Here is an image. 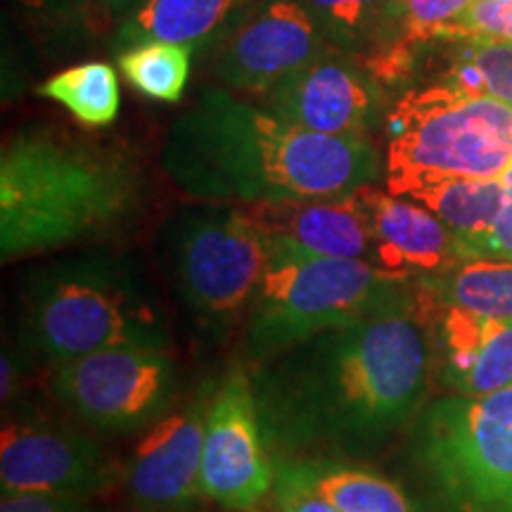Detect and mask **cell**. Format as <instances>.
<instances>
[{
  "mask_svg": "<svg viewBox=\"0 0 512 512\" xmlns=\"http://www.w3.org/2000/svg\"><path fill=\"white\" fill-rule=\"evenodd\" d=\"M432 368L430 320L411 309L344 325L254 363L273 460L373 456L418 413Z\"/></svg>",
  "mask_w": 512,
  "mask_h": 512,
  "instance_id": "6da1fadb",
  "label": "cell"
},
{
  "mask_svg": "<svg viewBox=\"0 0 512 512\" xmlns=\"http://www.w3.org/2000/svg\"><path fill=\"white\" fill-rule=\"evenodd\" d=\"M448 81L472 93H486L512 107V43L460 41Z\"/></svg>",
  "mask_w": 512,
  "mask_h": 512,
  "instance_id": "cb8c5ba5",
  "label": "cell"
},
{
  "mask_svg": "<svg viewBox=\"0 0 512 512\" xmlns=\"http://www.w3.org/2000/svg\"><path fill=\"white\" fill-rule=\"evenodd\" d=\"M202 494L221 508L256 510L271 494L275 460L266 444L252 373L238 366L216 384L202 451Z\"/></svg>",
  "mask_w": 512,
  "mask_h": 512,
  "instance_id": "30bf717a",
  "label": "cell"
},
{
  "mask_svg": "<svg viewBox=\"0 0 512 512\" xmlns=\"http://www.w3.org/2000/svg\"><path fill=\"white\" fill-rule=\"evenodd\" d=\"M50 389L93 430L136 434L171 411L178 373L166 349L112 347L57 363Z\"/></svg>",
  "mask_w": 512,
  "mask_h": 512,
  "instance_id": "9c48e42d",
  "label": "cell"
},
{
  "mask_svg": "<svg viewBox=\"0 0 512 512\" xmlns=\"http://www.w3.org/2000/svg\"><path fill=\"white\" fill-rule=\"evenodd\" d=\"M140 200L143 174L117 147L27 128L0 155V259L12 264L107 238Z\"/></svg>",
  "mask_w": 512,
  "mask_h": 512,
  "instance_id": "3957f363",
  "label": "cell"
},
{
  "mask_svg": "<svg viewBox=\"0 0 512 512\" xmlns=\"http://www.w3.org/2000/svg\"><path fill=\"white\" fill-rule=\"evenodd\" d=\"M411 458L439 512H512V387L427 403Z\"/></svg>",
  "mask_w": 512,
  "mask_h": 512,
  "instance_id": "52a82bcc",
  "label": "cell"
},
{
  "mask_svg": "<svg viewBox=\"0 0 512 512\" xmlns=\"http://www.w3.org/2000/svg\"><path fill=\"white\" fill-rule=\"evenodd\" d=\"M164 169L207 202H290L344 197L380 176L366 138L306 131L221 88H204L171 126Z\"/></svg>",
  "mask_w": 512,
  "mask_h": 512,
  "instance_id": "7a4b0ae2",
  "label": "cell"
},
{
  "mask_svg": "<svg viewBox=\"0 0 512 512\" xmlns=\"http://www.w3.org/2000/svg\"><path fill=\"white\" fill-rule=\"evenodd\" d=\"M245 211L268 238L299 252L375 264V242L354 192L325 200L247 204Z\"/></svg>",
  "mask_w": 512,
  "mask_h": 512,
  "instance_id": "e0dca14e",
  "label": "cell"
},
{
  "mask_svg": "<svg viewBox=\"0 0 512 512\" xmlns=\"http://www.w3.org/2000/svg\"><path fill=\"white\" fill-rule=\"evenodd\" d=\"M190 50L181 43H140L119 53V67L126 81L145 98L178 102L190 76Z\"/></svg>",
  "mask_w": 512,
  "mask_h": 512,
  "instance_id": "603a6c76",
  "label": "cell"
},
{
  "mask_svg": "<svg viewBox=\"0 0 512 512\" xmlns=\"http://www.w3.org/2000/svg\"><path fill=\"white\" fill-rule=\"evenodd\" d=\"M266 512H339L306 479L297 460H275V479Z\"/></svg>",
  "mask_w": 512,
  "mask_h": 512,
  "instance_id": "4316f807",
  "label": "cell"
},
{
  "mask_svg": "<svg viewBox=\"0 0 512 512\" xmlns=\"http://www.w3.org/2000/svg\"><path fill=\"white\" fill-rule=\"evenodd\" d=\"M19 373H22V361L17 351H3V403H8L15 396L19 387Z\"/></svg>",
  "mask_w": 512,
  "mask_h": 512,
  "instance_id": "4dcf8cb0",
  "label": "cell"
},
{
  "mask_svg": "<svg viewBox=\"0 0 512 512\" xmlns=\"http://www.w3.org/2000/svg\"><path fill=\"white\" fill-rule=\"evenodd\" d=\"M387 190L430 178H503L512 107L446 81L406 93L387 117Z\"/></svg>",
  "mask_w": 512,
  "mask_h": 512,
  "instance_id": "8992f818",
  "label": "cell"
},
{
  "mask_svg": "<svg viewBox=\"0 0 512 512\" xmlns=\"http://www.w3.org/2000/svg\"><path fill=\"white\" fill-rule=\"evenodd\" d=\"M38 95L57 102L83 126H110L119 114V79L107 62H86L50 76Z\"/></svg>",
  "mask_w": 512,
  "mask_h": 512,
  "instance_id": "7402d4cb",
  "label": "cell"
},
{
  "mask_svg": "<svg viewBox=\"0 0 512 512\" xmlns=\"http://www.w3.org/2000/svg\"><path fill=\"white\" fill-rule=\"evenodd\" d=\"M48 36L72 34L79 24V0H12Z\"/></svg>",
  "mask_w": 512,
  "mask_h": 512,
  "instance_id": "83f0119b",
  "label": "cell"
},
{
  "mask_svg": "<svg viewBox=\"0 0 512 512\" xmlns=\"http://www.w3.org/2000/svg\"><path fill=\"white\" fill-rule=\"evenodd\" d=\"M245 5L247 0H145L121 22L117 46L131 48L150 41L202 46Z\"/></svg>",
  "mask_w": 512,
  "mask_h": 512,
  "instance_id": "d6986e66",
  "label": "cell"
},
{
  "mask_svg": "<svg viewBox=\"0 0 512 512\" xmlns=\"http://www.w3.org/2000/svg\"><path fill=\"white\" fill-rule=\"evenodd\" d=\"M0 512H105L81 498L38 496V494H3Z\"/></svg>",
  "mask_w": 512,
  "mask_h": 512,
  "instance_id": "f546056e",
  "label": "cell"
},
{
  "mask_svg": "<svg viewBox=\"0 0 512 512\" xmlns=\"http://www.w3.org/2000/svg\"><path fill=\"white\" fill-rule=\"evenodd\" d=\"M422 306L430 318L432 366H437L441 387L460 396H486L512 387V320L432 306L425 299Z\"/></svg>",
  "mask_w": 512,
  "mask_h": 512,
  "instance_id": "9a60e30c",
  "label": "cell"
},
{
  "mask_svg": "<svg viewBox=\"0 0 512 512\" xmlns=\"http://www.w3.org/2000/svg\"><path fill=\"white\" fill-rule=\"evenodd\" d=\"M394 195L415 200L456 235L465 261L479 259L505 200L503 178H430L403 185Z\"/></svg>",
  "mask_w": 512,
  "mask_h": 512,
  "instance_id": "ac0fdd59",
  "label": "cell"
},
{
  "mask_svg": "<svg viewBox=\"0 0 512 512\" xmlns=\"http://www.w3.org/2000/svg\"><path fill=\"white\" fill-rule=\"evenodd\" d=\"M117 482V467L98 441L64 422L19 415L0 437L3 494L93 498Z\"/></svg>",
  "mask_w": 512,
  "mask_h": 512,
  "instance_id": "8fae6325",
  "label": "cell"
},
{
  "mask_svg": "<svg viewBox=\"0 0 512 512\" xmlns=\"http://www.w3.org/2000/svg\"><path fill=\"white\" fill-rule=\"evenodd\" d=\"M171 275L197 330L223 339L247 320L268 261L266 233L245 209L207 207L178 216Z\"/></svg>",
  "mask_w": 512,
  "mask_h": 512,
  "instance_id": "ba28073f",
  "label": "cell"
},
{
  "mask_svg": "<svg viewBox=\"0 0 512 512\" xmlns=\"http://www.w3.org/2000/svg\"><path fill=\"white\" fill-rule=\"evenodd\" d=\"M22 347L64 363L112 347H169L157 297L128 261L105 252L36 268L22 292Z\"/></svg>",
  "mask_w": 512,
  "mask_h": 512,
  "instance_id": "277c9868",
  "label": "cell"
},
{
  "mask_svg": "<svg viewBox=\"0 0 512 512\" xmlns=\"http://www.w3.org/2000/svg\"><path fill=\"white\" fill-rule=\"evenodd\" d=\"M325 501L339 512H420L399 484L351 460H297Z\"/></svg>",
  "mask_w": 512,
  "mask_h": 512,
  "instance_id": "44dd1931",
  "label": "cell"
},
{
  "mask_svg": "<svg viewBox=\"0 0 512 512\" xmlns=\"http://www.w3.org/2000/svg\"><path fill=\"white\" fill-rule=\"evenodd\" d=\"M439 41L512 43V0H475L456 22L441 29Z\"/></svg>",
  "mask_w": 512,
  "mask_h": 512,
  "instance_id": "484cf974",
  "label": "cell"
},
{
  "mask_svg": "<svg viewBox=\"0 0 512 512\" xmlns=\"http://www.w3.org/2000/svg\"><path fill=\"white\" fill-rule=\"evenodd\" d=\"M328 41L339 50L368 46L389 0H304Z\"/></svg>",
  "mask_w": 512,
  "mask_h": 512,
  "instance_id": "d4e9b609",
  "label": "cell"
},
{
  "mask_svg": "<svg viewBox=\"0 0 512 512\" xmlns=\"http://www.w3.org/2000/svg\"><path fill=\"white\" fill-rule=\"evenodd\" d=\"M427 304L456 306L486 318L512 320V261L470 259L415 280Z\"/></svg>",
  "mask_w": 512,
  "mask_h": 512,
  "instance_id": "ffe728a7",
  "label": "cell"
},
{
  "mask_svg": "<svg viewBox=\"0 0 512 512\" xmlns=\"http://www.w3.org/2000/svg\"><path fill=\"white\" fill-rule=\"evenodd\" d=\"M264 107L306 131L366 138L380 121L382 91L361 62L328 48L266 91Z\"/></svg>",
  "mask_w": 512,
  "mask_h": 512,
  "instance_id": "7c38bea8",
  "label": "cell"
},
{
  "mask_svg": "<svg viewBox=\"0 0 512 512\" xmlns=\"http://www.w3.org/2000/svg\"><path fill=\"white\" fill-rule=\"evenodd\" d=\"M204 387L188 406L147 427L126 467V489L138 512H188L202 494V451L211 396Z\"/></svg>",
  "mask_w": 512,
  "mask_h": 512,
  "instance_id": "4fadbf2b",
  "label": "cell"
},
{
  "mask_svg": "<svg viewBox=\"0 0 512 512\" xmlns=\"http://www.w3.org/2000/svg\"><path fill=\"white\" fill-rule=\"evenodd\" d=\"M328 48V36L304 3L271 0L228 36L216 76L230 88L264 95Z\"/></svg>",
  "mask_w": 512,
  "mask_h": 512,
  "instance_id": "5bb4252c",
  "label": "cell"
},
{
  "mask_svg": "<svg viewBox=\"0 0 512 512\" xmlns=\"http://www.w3.org/2000/svg\"><path fill=\"white\" fill-rule=\"evenodd\" d=\"M105 5V10H110L112 15H131L133 10L140 8L145 0H100Z\"/></svg>",
  "mask_w": 512,
  "mask_h": 512,
  "instance_id": "1f68e13d",
  "label": "cell"
},
{
  "mask_svg": "<svg viewBox=\"0 0 512 512\" xmlns=\"http://www.w3.org/2000/svg\"><path fill=\"white\" fill-rule=\"evenodd\" d=\"M415 304L418 285L411 278L370 261L306 254L268 238L266 271L245 320V354L261 363L320 332Z\"/></svg>",
  "mask_w": 512,
  "mask_h": 512,
  "instance_id": "5b68a950",
  "label": "cell"
},
{
  "mask_svg": "<svg viewBox=\"0 0 512 512\" xmlns=\"http://www.w3.org/2000/svg\"><path fill=\"white\" fill-rule=\"evenodd\" d=\"M505 185V200L498 211L494 228H491L489 238H486L479 259H501L512 261V166L508 174L503 176Z\"/></svg>",
  "mask_w": 512,
  "mask_h": 512,
  "instance_id": "f1b7e54d",
  "label": "cell"
},
{
  "mask_svg": "<svg viewBox=\"0 0 512 512\" xmlns=\"http://www.w3.org/2000/svg\"><path fill=\"white\" fill-rule=\"evenodd\" d=\"M375 242V266L420 280L444 273L463 259L456 235L415 200L377 190L373 183L354 190Z\"/></svg>",
  "mask_w": 512,
  "mask_h": 512,
  "instance_id": "2e32d148",
  "label": "cell"
}]
</instances>
